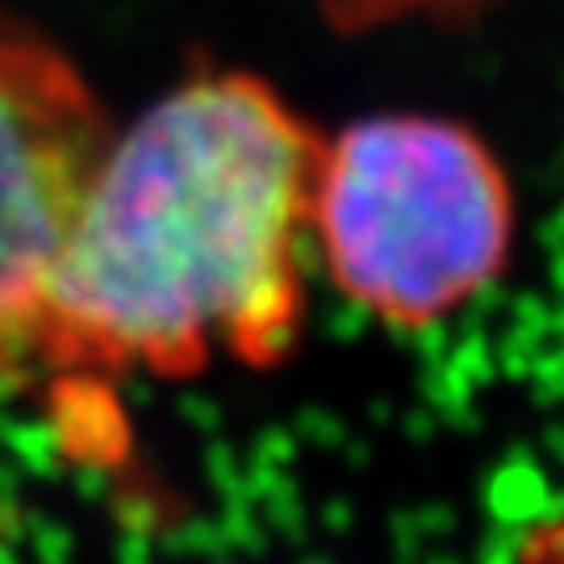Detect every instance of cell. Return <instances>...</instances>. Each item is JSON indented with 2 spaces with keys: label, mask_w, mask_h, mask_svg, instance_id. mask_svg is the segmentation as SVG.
<instances>
[{
  "label": "cell",
  "mask_w": 564,
  "mask_h": 564,
  "mask_svg": "<svg viewBox=\"0 0 564 564\" xmlns=\"http://www.w3.org/2000/svg\"><path fill=\"white\" fill-rule=\"evenodd\" d=\"M323 139L251 72H197L163 93L84 188L30 368L97 384L289 360L310 318Z\"/></svg>",
  "instance_id": "1"
},
{
  "label": "cell",
  "mask_w": 564,
  "mask_h": 564,
  "mask_svg": "<svg viewBox=\"0 0 564 564\" xmlns=\"http://www.w3.org/2000/svg\"><path fill=\"white\" fill-rule=\"evenodd\" d=\"M514 242V184L473 126L372 113L323 139L310 251L343 302L372 323H452L502 281Z\"/></svg>",
  "instance_id": "2"
},
{
  "label": "cell",
  "mask_w": 564,
  "mask_h": 564,
  "mask_svg": "<svg viewBox=\"0 0 564 564\" xmlns=\"http://www.w3.org/2000/svg\"><path fill=\"white\" fill-rule=\"evenodd\" d=\"M514 564H564V514L527 527L514 544Z\"/></svg>",
  "instance_id": "4"
},
{
  "label": "cell",
  "mask_w": 564,
  "mask_h": 564,
  "mask_svg": "<svg viewBox=\"0 0 564 564\" xmlns=\"http://www.w3.org/2000/svg\"><path fill=\"white\" fill-rule=\"evenodd\" d=\"M109 139L80 67L0 9V377L30 368L42 289Z\"/></svg>",
  "instance_id": "3"
}]
</instances>
